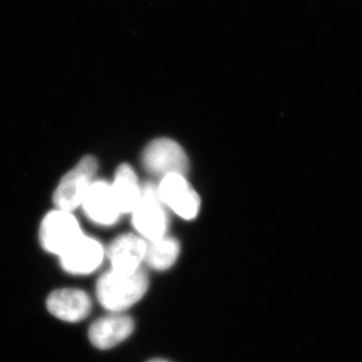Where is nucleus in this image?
<instances>
[{"label": "nucleus", "instance_id": "1", "mask_svg": "<svg viewBox=\"0 0 362 362\" xmlns=\"http://www.w3.org/2000/svg\"><path fill=\"white\" fill-rule=\"evenodd\" d=\"M149 287V279L141 268L134 272H106L97 282L100 304L111 313H122L141 300Z\"/></svg>", "mask_w": 362, "mask_h": 362}, {"label": "nucleus", "instance_id": "2", "mask_svg": "<svg viewBox=\"0 0 362 362\" xmlns=\"http://www.w3.org/2000/svg\"><path fill=\"white\" fill-rule=\"evenodd\" d=\"M131 214L135 230L143 239L151 242L166 235L168 214L156 185L152 183L142 185L139 199Z\"/></svg>", "mask_w": 362, "mask_h": 362}, {"label": "nucleus", "instance_id": "3", "mask_svg": "<svg viewBox=\"0 0 362 362\" xmlns=\"http://www.w3.org/2000/svg\"><path fill=\"white\" fill-rule=\"evenodd\" d=\"M97 170L98 161L95 157L88 156L81 159L59 181L54 194L57 209L71 213L81 206L90 185L95 180Z\"/></svg>", "mask_w": 362, "mask_h": 362}, {"label": "nucleus", "instance_id": "4", "mask_svg": "<svg viewBox=\"0 0 362 362\" xmlns=\"http://www.w3.org/2000/svg\"><path fill=\"white\" fill-rule=\"evenodd\" d=\"M83 235L80 223L71 211L56 209L40 223V244L45 251L59 257Z\"/></svg>", "mask_w": 362, "mask_h": 362}, {"label": "nucleus", "instance_id": "5", "mask_svg": "<svg viewBox=\"0 0 362 362\" xmlns=\"http://www.w3.org/2000/svg\"><path fill=\"white\" fill-rule=\"evenodd\" d=\"M142 162L146 170L162 177L173 173L185 175L189 166L185 150L168 138H158L149 143L143 153Z\"/></svg>", "mask_w": 362, "mask_h": 362}, {"label": "nucleus", "instance_id": "6", "mask_svg": "<svg viewBox=\"0 0 362 362\" xmlns=\"http://www.w3.org/2000/svg\"><path fill=\"white\" fill-rule=\"evenodd\" d=\"M157 189L163 204L173 209L180 218L185 220L197 218L201 209V199L185 180V175L173 173L163 176Z\"/></svg>", "mask_w": 362, "mask_h": 362}, {"label": "nucleus", "instance_id": "7", "mask_svg": "<svg viewBox=\"0 0 362 362\" xmlns=\"http://www.w3.org/2000/svg\"><path fill=\"white\" fill-rule=\"evenodd\" d=\"M105 255L106 251L99 240L83 235L59 256V262L68 273L87 275L101 266Z\"/></svg>", "mask_w": 362, "mask_h": 362}, {"label": "nucleus", "instance_id": "8", "mask_svg": "<svg viewBox=\"0 0 362 362\" xmlns=\"http://www.w3.org/2000/svg\"><path fill=\"white\" fill-rule=\"evenodd\" d=\"M81 206L87 218L100 226L114 225L122 214L117 206L111 183L105 180L93 181Z\"/></svg>", "mask_w": 362, "mask_h": 362}, {"label": "nucleus", "instance_id": "9", "mask_svg": "<svg viewBox=\"0 0 362 362\" xmlns=\"http://www.w3.org/2000/svg\"><path fill=\"white\" fill-rule=\"evenodd\" d=\"M134 330V321L122 313H111L101 317L90 325V341L99 349L116 346L130 337Z\"/></svg>", "mask_w": 362, "mask_h": 362}, {"label": "nucleus", "instance_id": "10", "mask_svg": "<svg viewBox=\"0 0 362 362\" xmlns=\"http://www.w3.org/2000/svg\"><path fill=\"white\" fill-rule=\"evenodd\" d=\"M47 310L66 322L84 320L92 310V301L87 293L78 289L56 290L47 297Z\"/></svg>", "mask_w": 362, "mask_h": 362}, {"label": "nucleus", "instance_id": "11", "mask_svg": "<svg viewBox=\"0 0 362 362\" xmlns=\"http://www.w3.org/2000/svg\"><path fill=\"white\" fill-rule=\"evenodd\" d=\"M147 243L140 235L125 233L111 243L106 255L112 270L134 272L145 259Z\"/></svg>", "mask_w": 362, "mask_h": 362}, {"label": "nucleus", "instance_id": "12", "mask_svg": "<svg viewBox=\"0 0 362 362\" xmlns=\"http://www.w3.org/2000/svg\"><path fill=\"white\" fill-rule=\"evenodd\" d=\"M111 187L120 213H132L141 194V185L133 168L128 164L119 166Z\"/></svg>", "mask_w": 362, "mask_h": 362}, {"label": "nucleus", "instance_id": "13", "mask_svg": "<svg viewBox=\"0 0 362 362\" xmlns=\"http://www.w3.org/2000/svg\"><path fill=\"white\" fill-rule=\"evenodd\" d=\"M180 252L178 240L164 235L147 244L144 261L154 270L165 271L175 265Z\"/></svg>", "mask_w": 362, "mask_h": 362}, {"label": "nucleus", "instance_id": "14", "mask_svg": "<svg viewBox=\"0 0 362 362\" xmlns=\"http://www.w3.org/2000/svg\"><path fill=\"white\" fill-rule=\"evenodd\" d=\"M148 362H169V361H163V359H153V361H150Z\"/></svg>", "mask_w": 362, "mask_h": 362}]
</instances>
